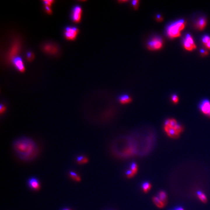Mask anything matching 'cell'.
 <instances>
[{"label": "cell", "instance_id": "1", "mask_svg": "<svg viewBox=\"0 0 210 210\" xmlns=\"http://www.w3.org/2000/svg\"><path fill=\"white\" fill-rule=\"evenodd\" d=\"M15 152L19 159L24 161H31L38 154V147L36 143L29 137H21L13 143Z\"/></svg>", "mask_w": 210, "mask_h": 210}, {"label": "cell", "instance_id": "2", "mask_svg": "<svg viewBox=\"0 0 210 210\" xmlns=\"http://www.w3.org/2000/svg\"><path fill=\"white\" fill-rule=\"evenodd\" d=\"M164 125L165 130L170 137L176 138L182 132V127L175 120H167L165 122Z\"/></svg>", "mask_w": 210, "mask_h": 210}, {"label": "cell", "instance_id": "3", "mask_svg": "<svg viewBox=\"0 0 210 210\" xmlns=\"http://www.w3.org/2000/svg\"><path fill=\"white\" fill-rule=\"evenodd\" d=\"M185 20H181L169 25L167 28L168 36L171 38L180 36L181 32L185 27Z\"/></svg>", "mask_w": 210, "mask_h": 210}, {"label": "cell", "instance_id": "4", "mask_svg": "<svg viewBox=\"0 0 210 210\" xmlns=\"http://www.w3.org/2000/svg\"><path fill=\"white\" fill-rule=\"evenodd\" d=\"M78 32V29L76 27L67 26L64 30V36L66 39L73 40L77 36Z\"/></svg>", "mask_w": 210, "mask_h": 210}, {"label": "cell", "instance_id": "5", "mask_svg": "<svg viewBox=\"0 0 210 210\" xmlns=\"http://www.w3.org/2000/svg\"><path fill=\"white\" fill-rule=\"evenodd\" d=\"M162 40L160 37H155L149 41L147 47L150 50H157L162 46Z\"/></svg>", "mask_w": 210, "mask_h": 210}, {"label": "cell", "instance_id": "6", "mask_svg": "<svg viewBox=\"0 0 210 210\" xmlns=\"http://www.w3.org/2000/svg\"><path fill=\"white\" fill-rule=\"evenodd\" d=\"M183 46L185 49L188 51H192V50L196 48L194 39L191 35L188 34L186 35L185 38L183 39Z\"/></svg>", "mask_w": 210, "mask_h": 210}, {"label": "cell", "instance_id": "7", "mask_svg": "<svg viewBox=\"0 0 210 210\" xmlns=\"http://www.w3.org/2000/svg\"><path fill=\"white\" fill-rule=\"evenodd\" d=\"M82 8L79 6H74L71 11V18L75 22H78L81 20Z\"/></svg>", "mask_w": 210, "mask_h": 210}, {"label": "cell", "instance_id": "8", "mask_svg": "<svg viewBox=\"0 0 210 210\" xmlns=\"http://www.w3.org/2000/svg\"><path fill=\"white\" fill-rule=\"evenodd\" d=\"M200 109L203 113L210 117V102L208 100H204L200 106Z\"/></svg>", "mask_w": 210, "mask_h": 210}, {"label": "cell", "instance_id": "9", "mask_svg": "<svg viewBox=\"0 0 210 210\" xmlns=\"http://www.w3.org/2000/svg\"><path fill=\"white\" fill-rule=\"evenodd\" d=\"M28 185L29 187L33 190L39 189L40 187V183L39 181L36 178L31 177L28 180Z\"/></svg>", "mask_w": 210, "mask_h": 210}, {"label": "cell", "instance_id": "10", "mask_svg": "<svg viewBox=\"0 0 210 210\" xmlns=\"http://www.w3.org/2000/svg\"><path fill=\"white\" fill-rule=\"evenodd\" d=\"M13 63L16 68L19 70V71H23L24 70V66L22 59L20 57H16L13 60Z\"/></svg>", "mask_w": 210, "mask_h": 210}, {"label": "cell", "instance_id": "11", "mask_svg": "<svg viewBox=\"0 0 210 210\" xmlns=\"http://www.w3.org/2000/svg\"><path fill=\"white\" fill-rule=\"evenodd\" d=\"M206 25V21L205 19L203 18H200L197 20V22L196 23V26L198 28V29L200 30H202L204 29V27H205Z\"/></svg>", "mask_w": 210, "mask_h": 210}, {"label": "cell", "instance_id": "12", "mask_svg": "<svg viewBox=\"0 0 210 210\" xmlns=\"http://www.w3.org/2000/svg\"><path fill=\"white\" fill-rule=\"evenodd\" d=\"M153 201L156 205L159 208H162L164 207L165 204L162 202L161 200L158 197H155L153 198Z\"/></svg>", "mask_w": 210, "mask_h": 210}, {"label": "cell", "instance_id": "13", "mask_svg": "<svg viewBox=\"0 0 210 210\" xmlns=\"http://www.w3.org/2000/svg\"><path fill=\"white\" fill-rule=\"evenodd\" d=\"M131 100H132V99L131 98L127 95H124L119 98V101L121 103L123 104L129 103L131 102Z\"/></svg>", "mask_w": 210, "mask_h": 210}, {"label": "cell", "instance_id": "14", "mask_svg": "<svg viewBox=\"0 0 210 210\" xmlns=\"http://www.w3.org/2000/svg\"><path fill=\"white\" fill-rule=\"evenodd\" d=\"M197 195L198 198L201 200L202 202L206 203L207 202V198L205 195L200 191H198L197 192Z\"/></svg>", "mask_w": 210, "mask_h": 210}, {"label": "cell", "instance_id": "15", "mask_svg": "<svg viewBox=\"0 0 210 210\" xmlns=\"http://www.w3.org/2000/svg\"><path fill=\"white\" fill-rule=\"evenodd\" d=\"M159 198L164 203L166 204V202H167V195H166V192H164V191H160L158 194V196Z\"/></svg>", "mask_w": 210, "mask_h": 210}, {"label": "cell", "instance_id": "16", "mask_svg": "<svg viewBox=\"0 0 210 210\" xmlns=\"http://www.w3.org/2000/svg\"><path fill=\"white\" fill-rule=\"evenodd\" d=\"M141 187H142L144 192H146L150 190V189L151 188V185L149 182H144L141 185Z\"/></svg>", "mask_w": 210, "mask_h": 210}, {"label": "cell", "instance_id": "17", "mask_svg": "<svg viewBox=\"0 0 210 210\" xmlns=\"http://www.w3.org/2000/svg\"><path fill=\"white\" fill-rule=\"evenodd\" d=\"M202 42L207 48L210 49V37L209 36L206 35L202 38Z\"/></svg>", "mask_w": 210, "mask_h": 210}, {"label": "cell", "instance_id": "18", "mask_svg": "<svg viewBox=\"0 0 210 210\" xmlns=\"http://www.w3.org/2000/svg\"><path fill=\"white\" fill-rule=\"evenodd\" d=\"M53 45H46L44 46V50L45 51H46L47 52H51V53H54L55 52V51L57 50V49H55V47H54Z\"/></svg>", "mask_w": 210, "mask_h": 210}, {"label": "cell", "instance_id": "19", "mask_svg": "<svg viewBox=\"0 0 210 210\" xmlns=\"http://www.w3.org/2000/svg\"><path fill=\"white\" fill-rule=\"evenodd\" d=\"M77 162L80 164H84V163H86V162H87L88 160L87 158L86 157H85L84 156H78L76 159Z\"/></svg>", "mask_w": 210, "mask_h": 210}, {"label": "cell", "instance_id": "20", "mask_svg": "<svg viewBox=\"0 0 210 210\" xmlns=\"http://www.w3.org/2000/svg\"><path fill=\"white\" fill-rule=\"evenodd\" d=\"M70 174L71 178H73V179H74L75 181H80V178H79V176L75 172L71 171V172H70Z\"/></svg>", "mask_w": 210, "mask_h": 210}, {"label": "cell", "instance_id": "21", "mask_svg": "<svg viewBox=\"0 0 210 210\" xmlns=\"http://www.w3.org/2000/svg\"><path fill=\"white\" fill-rule=\"evenodd\" d=\"M130 168H131L130 170L132 171L134 173H136L137 171V165L135 163L133 162L131 163V164L130 165Z\"/></svg>", "mask_w": 210, "mask_h": 210}, {"label": "cell", "instance_id": "22", "mask_svg": "<svg viewBox=\"0 0 210 210\" xmlns=\"http://www.w3.org/2000/svg\"><path fill=\"white\" fill-rule=\"evenodd\" d=\"M135 174L134 173V172H133L131 170H127L126 172V175L128 178H132V176H134Z\"/></svg>", "mask_w": 210, "mask_h": 210}, {"label": "cell", "instance_id": "23", "mask_svg": "<svg viewBox=\"0 0 210 210\" xmlns=\"http://www.w3.org/2000/svg\"><path fill=\"white\" fill-rule=\"evenodd\" d=\"M172 100L174 103H178V98L176 95H173L172 96Z\"/></svg>", "mask_w": 210, "mask_h": 210}, {"label": "cell", "instance_id": "24", "mask_svg": "<svg viewBox=\"0 0 210 210\" xmlns=\"http://www.w3.org/2000/svg\"><path fill=\"white\" fill-rule=\"evenodd\" d=\"M53 1H48V0H47V1H44L43 3L44 4H45V6H50Z\"/></svg>", "mask_w": 210, "mask_h": 210}, {"label": "cell", "instance_id": "25", "mask_svg": "<svg viewBox=\"0 0 210 210\" xmlns=\"http://www.w3.org/2000/svg\"><path fill=\"white\" fill-rule=\"evenodd\" d=\"M45 8L47 13H50V14L52 13V10H51V9L50 8V7L49 6H45Z\"/></svg>", "mask_w": 210, "mask_h": 210}, {"label": "cell", "instance_id": "26", "mask_svg": "<svg viewBox=\"0 0 210 210\" xmlns=\"http://www.w3.org/2000/svg\"><path fill=\"white\" fill-rule=\"evenodd\" d=\"M33 54H32L31 52H28L27 54V57L28 60H31L32 58H33Z\"/></svg>", "mask_w": 210, "mask_h": 210}, {"label": "cell", "instance_id": "27", "mask_svg": "<svg viewBox=\"0 0 210 210\" xmlns=\"http://www.w3.org/2000/svg\"><path fill=\"white\" fill-rule=\"evenodd\" d=\"M132 4L135 8H137V6L138 4V1H132Z\"/></svg>", "mask_w": 210, "mask_h": 210}, {"label": "cell", "instance_id": "28", "mask_svg": "<svg viewBox=\"0 0 210 210\" xmlns=\"http://www.w3.org/2000/svg\"><path fill=\"white\" fill-rule=\"evenodd\" d=\"M5 109H6L5 106H4V105L1 104V113H2L3 111H5Z\"/></svg>", "mask_w": 210, "mask_h": 210}, {"label": "cell", "instance_id": "29", "mask_svg": "<svg viewBox=\"0 0 210 210\" xmlns=\"http://www.w3.org/2000/svg\"><path fill=\"white\" fill-rule=\"evenodd\" d=\"M200 52H201L203 55H207V54H208V52H207V51H205L204 50H200Z\"/></svg>", "mask_w": 210, "mask_h": 210}, {"label": "cell", "instance_id": "30", "mask_svg": "<svg viewBox=\"0 0 210 210\" xmlns=\"http://www.w3.org/2000/svg\"><path fill=\"white\" fill-rule=\"evenodd\" d=\"M184 210L182 208V207H176V208L175 209V210Z\"/></svg>", "mask_w": 210, "mask_h": 210}, {"label": "cell", "instance_id": "31", "mask_svg": "<svg viewBox=\"0 0 210 210\" xmlns=\"http://www.w3.org/2000/svg\"><path fill=\"white\" fill-rule=\"evenodd\" d=\"M157 19L158 20H162V17H161V16H160V15H158Z\"/></svg>", "mask_w": 210, "mask_h": 210}, {"label": "cell", "instance_id": "32", "mask_svg": "<svg viewBox=\"0 0 210 210\" xmlns=\"http://www.w3.org/2000/svg\"><path fill=\"white\" fill-rule=\"evenodd\" d=\"M69 210V209H64V210Z\"/></svg>", "mask_w": 210, "mask_h": 210}]
</instances>
